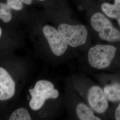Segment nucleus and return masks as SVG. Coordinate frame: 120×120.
Segmentation results:
<instances>
[{"mask_svg": "<svg viewBox=\"0 0 120 120\" xmlns=\"http://www.w3.org/2000/svg\"><path fill=\"white\" fill-rule=\"evenodd\" d=\"M101 9L108 17L117 20L120 17V0H114L113 4L104 3L101 5Z\"/></svg>", "mask_w": 120, "mask_h": 120, "instance_id": "10", "label": "nucleus"}, {"mask_svg": "<svg viewBox=\"0 0 120 120\" xmlns=\"http://www.w3.org/2000/svg\"><path fill=\"white\" fill-rule=\"evenodd\" d=\"M0 19L5 23H8L12 19V15L10 10L0 8Z\"/></svg>", "mask_w": 120, "mask_h": 120, "instance_id": "12", "label": "nucleus"}, {"mask_svg": "<svg viewBox=\"0 0 120 120\" xmlns=\"http://www.w3.org/2000/svg\"><path fill=\"white\" fill-rule=\"evenodd\" d=\"M102 88L109 101L120 102V83L114 82L107 84L104 86Z\"/></svg>", "mask_w": 120, "mask_h": 120, "instance_id": "9", "label": "nucleus"}, {"mask_svg": "<svg viewBox=\"0 0 120 120\" xmlns=\"http://www.w3.org/2000/svg\"><path fill=\"white\" fill-rule=\"evenodd\" d=\"M91 27L103 41L109 42L120 41V32L115 28L110 21L102 13H95L90 18Z\"/></svg>", "mask_w": 120, "mask_h": 120, "instance_id": "3", "label": "nucleus"}, {"mask_svg": "<svg viewBox=\"0 0 120 120\" xmlns=\"http://www.w3.org/2000/svg\"><path fill=\"white\" fill-rule=\"evenodd\" d=\"M42 32L53 55L60 57L68 52L69 46L57 29L52 26L46 25L43 27Z\"/></svg>", "mask_w": 120, "mask_h": 120, "instance_id": "5", "label": "nucleus"}, {"mask_svg": "<svg viewBox=\"0 0 120 120\" xmlns=\"http://www.w3.org/2000/svg\"><path fill=\"white\" fill-rule=\"evenodd\" d=\"M10 120H31L32 117L25 108H19L14 110L9 117Z\"/></svg>", "mask_w": 120, "mask_h": 120, "instance_id": "11", "label": "nucleus"}, {"mask_svg": "<svg viewBox=\"0 0 120 120\" xmlns=\"http://www.w3.org/2000/svg\"><path fill=\"white\" fill-rule=\"evenodd\" d=\"M57 30L70 47H81L87 41L88 32L83 25L61 23L58 26Z\"/></svg>", "mask_w": 120, "mask_h": 120, "instance_id": "4", "label": "nucleus"}, {"mask_svg": "<svg viewBox=\"0 0 120 120\" xmlns=\"http://www.w3.org/2000/svg\"><path fill=\"white\" fill-rule=\"evenodd\" d=\"M2 29H1V28L0 27V38L2 35Z\"/></svg>", "mask_w": 120, "mask_h": 120, "instance_id": "18", "label": "nucleus"}, {"mask_svg": "<svg viewBox=\"0 0 120 120\" xmlns=\"http://www.w3.org/2000/svg\"><path fill=\"white\" fill-rule=\"evenodd\" d=\"M40 0V1H44L45 0Z\"/></svg>", "mask_w": 120, "mask_h": 120, "instance_id": "19", "label": "nucleus"}, {"mask_svg": "<svg viewBox=\"0 0 120 120\" xmlns=\"http://www.w3.org/2000/svg\"><path fill=\"white\" fill-rule=\"evenodd\" d=\"M86 99L87 104L96 113L103 114L107 111L109 101L100 86L94 85L89 87L86 91Z\"/></svg>", "mask_w": 120, "mask_h": 120, "instance_id": "6", "label": "nucleus"}, {"mask_svg": "<svg viewBox=\"0 0 120 120\" xmlns=\"http://www.w3.org/2000/svg\"><path fill=\"white\" fill-rule=\"evenodd\" d=\"M117 51L114 45L97 44L88 50L86 60L90 68L97 70H103L111 66Z\"/></svg>", "mask_w": 120, "mask_h": 120, "instance_id": "1", "label": "nucleus"}, {"mask_svg": "<svg viewBox=\"0 0 120 120\" xmlns=\"http://www.w3.org/2000/svg\"><path fill=\"white\" fill-rule=\"evenodd\" d=\"M117 23H118L119 26L120 27V17L117 20Z\"/></svg>", "mask_w": 120, "mask_h": 120, "instance_id": "17", "label": "nucleus"}, {"mask_svg": "<svg viewBox=\"0 0 120 120\" xmlns=\"http://www.w3.org/2000/svg\"><path fill=\"white\" fill-rule=\"evenodd\" d=\"M16 92V83L9 72L0 67V101L12 98Z\"/></svg>", "mask_w": 120, "mask_h": 120, "instance_id": "7", "label": "nucleus"}, {"mask_svg": "<svg viewBox=\"0 0 120 120\" xmlns=\"http://www.w3.org/2000/svg\"><path fill=\"white\" fill-rule=\"evenodd\" d=\"M114 117L115 120H120V102L115 110L114 112Z\"/></svg>", "mask_w": 120, "mask_h": 120, "instance_id": "14", "label": "nucleus"}, {"mask_svg": "<svg viewBox=\"0 0 120 120\" xmlns=\"http://www.w3.org/2000/svg\"><path fill=\"white\" fill-rule=\"evenodd\" d=\"M74 112L77 119L80 120H101L90 106L83 101L78 102L74 107Z\"/></svg>", "mask_w": 120, "mask_h": 120, "instance_id": "8", "label": "nucleus"}, {"mask_svg": "<svg viewBox=\"0 0 120 120\" xmlns=\"http://www.w3.org/2000/svg\"><path fill=\"white\" fill-rule=\"evenodd\" d=\"M11 9L16 10H20L23 8V4L21 0H7Z\"/></svg>", "mask_w": 120, "mask_h": 120, "instance_id": "13", "label": "nucleus"}, {"mask_svg": "<svg viewBox=\"0 0 120 120\" xmlns=\"http://www.w3.org/2000/svg\"><path fill=\"white\" fill-rule=\"evenodd\" d=\"M0 8H2L6 10H10V9H11L10 7L9 6L8 3L5 4L2 3H0Z\"/></svg>", "mask_w": 120, "mask_h": 120, "instance_id": "15", "label": "nucleus"}, {"mask_svg": "<svg viewBox=\"0 0 120 120\" xmlns=\"http://www.w3.org/2000/svg\"><path fill=\"white\" fill-rule=\"evenodd\" d=\"M22 3L26 4H30L32 3V0H21Z\"/></svg>", "mask_w": 120, "mask_h": 120, "instance_id": "16", "label": "nucleus"}, {"mask_svg": "<svg viewBox=\"0 0 120 120\" xmlns=\"http://www.w3.org/2000/svg\"><path fill=\"white\" fill-rule=\"evenodd\" d=\"M31 97L29 102L31 109L37 111L43 108L46 101L56 99L59 97V90L55 88L52 82L47 80H40L36 82L34 88L29 90Z\"/></svg>", "mask_w": 120, "mask_h": 120, "instance_id": "2", "label": "nucleus"}]
</instances>
